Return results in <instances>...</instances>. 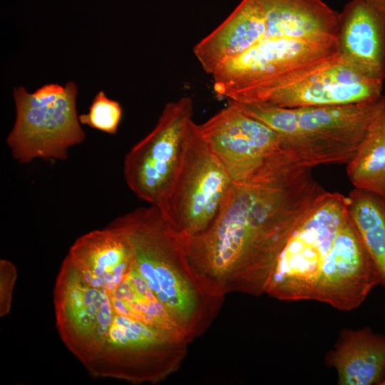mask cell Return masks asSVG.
Segmentation results:
<instances>
[{
    "label": "cell",
    "instance_id": "1",
    "mask_svg": "<svg viewBox=\"0 0 385 385\" xmlns=\"http://www.w3.org/2000/svg\"><path fill=\"white\" fill-rule=\"evenodd\" d=\"M53 304L61 339L95 377L130 380L176 341L192 342L139 270L127 235L110 223L71 245Z\"/></svg>",
    "mask_w": 385,
    "mask_h": 385
},
{
    "label": "cell",
    "instance_id": "2",
    "mask_svg": "<svg viewBox=\"0 0 385 385\" xmlns=\"http://www.w3.org/2000/svg\"><path fill=\"white\" fill-rule=\"evenodd\" d=\"M311 168L284 156L233 183L210 227L184 240L189 262L213 296H259L295 229L327 192Z\"/></svg>",
    "mask_w": 385,
    "mask_h": 385
},
{
    "label": "cell",
    "instance_id": "3",
    "mask_svg": "<svg viewBox=\"0 0 385 385\" xmlns=\"http://www.w3.org/2000/svg\"><path fill=\"white\" fill-rule=\"evenodd\" d=\"M111 222L127 235L139 270L190 340L204 334L224 299L204 287L189 262L183 238L159 208L138 207Z\"/></svg>",
    "mask_w": 385,
    "mask_h": 385
},
{
    "label": "cell",
    "instance_id": "4",
    "mask_svg": "<svg viewBox=\"0 0 385 385\" xmlns=\"http://www.w3.org/2000/svg\"><path fill=\"white\" fill-rule=\"evenodd\" d=\"M385 95L365 103L284 108L266 101L235 102L245 113L272 129L284 153L295 163L312 168L347 164L356 153Z\"/></svg>",
    "mask_w": 385,
    "mask_h": 385
},
{
    "label": "cell",
    "instance_id": "5",
    "mask_svg": "<svg viewBox=\"0 0 385 385\" xmlns=\"http://www.w3.org/2000/svg\"><path fill=\"white\" fill-rule=\"evenodd\" d=\"M13 96L16 118L6 144L18 163L65 160L69 149L85 140L77 114L75 82L68 81L65 86L47 83L33 93L18 86Z\"/></svg>",
    "mask_w": 385,
    "mask_h": 385
},
{
    "label": "cell",
    "instance_id": "6",
    "mask_svg": "<svg viewBox=\"0 0 385 385\" xmlns=\"http://www.w3.org/2000/svg\"><path fill=\"white\" fill-rule=\"evenodd\" d=\"M346 215V197L327 191L289 238L264 293L283 301L312 300L323 263Z\"/></svg>",
    "mask_w": 385,
    "mask_h": 385
},
{
    "label": "cell",
    "instance_id": "7",
    "mask_svg": "<svg viewBox=\"0 0 385 385\" xmlns=\"http://www.w3.org/2000/svg\"><path fill=\"white\" fill-rule=\"evenodd\" d=\"M192 115L190 97L168 103L153 130L126 154L125 180L141 200L158 206L167 197L187 153Z\"/></svg>",
    "mask_w": 385,
    "mask_h": 385
},
{
    "label": "cell",
    "instance_id": "8",
    "mask_svg": "<svg viewBox=\"0 0 385 385\" xmlns=\"http://www.w3.org/2000/svg\"><path fill=\"white\" fill-rule=\"evenodd\" d=\"M232 180L192 124L187 153L173 187L158 206L184 240L199 236L213 224L227 200Z\"/></svg>",
    "mask_w": 385,
    "mask_h": 385
},
{
    "label": "cell",
    "instance_id": "9",
    "mask_svg": "<svg viewBox=\"0 0 385 385\" xmlns=\"http://www.w3.org/2000/svg\"><path fill=\"white\" fill-rule=\"evenodd\" d=\"M383 83L361 72L339 53L258 89L250 101L284 108L356 104L381 97Z\"/></svg>",
    "mask_w": 385,
    "mask_h": 385
},
{
    "label": "cell",
    "instance_id": "10",
    "mask_svg": "<svg viewBox=\"0 0 385 385\" xmlns=\"http://www.w3.org/2000/svg\"><path fill=\"white\" fill-rule=\"evenodd\" d=\"M339 53L337 41L265 38L219 66L211 74L214 88L230 101L240 103L281 77Z\"/></svg>",
    "mask_w": 385,
    "mask_h": 385
},
{
    "label": "cell",
    "instance_id": "11",
    "mask_svg": "<svg viewBox=\"0 0 385 385\" xmlns=\"http://www.w3.org/2000/svg\"><path fill=\"white\" fill-rule=\"evenodd\" d=\"M199 130L233 183L251 178L286 155L279 135L233 101L199 125Z\"/></svg>",
    "mask_w": 385,
    "mask_h": 385
},
{
    "label": "cell",
    "instance_id": "12",
    "mask_svg": "<svg viewBox=\"0 0 385 385\" xmlns=\"http://www.w3.org/2000/svg\"><path fill=\"white\" fill-rule=\"evenodd\" d=\"M379 284L377 267L347 212L323 263L312 300L349 311Z\"/></svg>",
    "mask_w": 385,
    "mask_h": 385
},
{
    "label": "cell",
    "instance_id": "13",
    "mask_svg": "<svg viewBox=\"0 0 385 385\" xmlns=\"http://www.w3.org/2000/svg\"><path fill=\"white\" fill-rule=\"evenodd\" d=\"M342 58L363 73L385 80V9L351 0L340 13L337 37Z\"/></svg>",
    "mask_w": 385,
    "mask_h": 385
},
{
    "label": "cell",
    "instance_id": "14",
    "mask_svg": "<svg viewBox=\"0 0 385 385\" xmlns=\"http://www.w3.org/2000/svg\"><path fill=\"white\" fill-rule=\"evenodd\" d=\"M266 23L260 0H242L230 16L193 48L204 71L221 64L264 39Z\"/></svg>",
    "mask_w": 385,
    "mask_h": 385
},
{
    "label": "cell",
    "instance_id": "15",
    "mask_svg": "<svg viewBox=\"0 0 385 385\" xmlns=\"http://www.w3.org/2000/svg\"><path fill=\"white\" fill-rule=\"evenodd\" d=\"M267 38L337 41L340 13L322 0H260Z\"/></svg>",
    "mask_w": 385,
    "mask_h": 385
},
{
    "label": "cell",
    "instance_id": "16",
    "mask_svg": "<svg viewBox=\"0 0 385 385\" xmlns=\"http://www.w3.org/2000/svg\"><path fill=\"white\" fill-rule=\"evenodd\" d=\"M327 364L340 385L380 384L385 377V336L370 328L343 330Z\"/></svg>",
    "mask_w": 385,
    "mask_h": 385
},
{
    "label": "cell",
    "instance_id": "17",
    "mask_svg": "<svg viewBox=\"0 0 385 385\" xmlns=\"http://www.w3.org/2000/svg\"><path fill=\"white\" fill-rule=\"evenodd\" d=\"M346 165L347 175L354 188L385 197V100Z\"/></svg>",
    "mask_w": 385,
    "mask_h": 385
},
{
    "label": "cell",
    "instance_id": "18",
    "mask_svg": "<svg viewBox=\"0 0 385 385\" xmlns=\"http://www.w3.org/2000/svg\"><path fill=\"white\" fill-rule=\"evenodd\" d=\"M349 217L377 267L385 287V197L354 188L346 197Z\"/></svg>",
    "mask_w": 385,
    "mask_h": 385
},
{
    "label": "cell",
    "instance_id": "19",
    "mask_svg": "<svg viewBox=\"0 0 385 385\" xmlns=\"http://www.w3.org/2000/svg\"><path fill=\"white\" fill-rule=\"evenodd\" d=\"M122 115L120 104L109 98L103 91H99L94 96L88 113L79 115L78 119L81 125L114 135L118 131Z\"/></svg>",
    "mask_w": 385,
    "mask_h": 385
},
{
    "label": "cell",
    "instance_id": "20",
    "mask_svg": "<svg viewBox=\"0 0 385 385\" xmlns=\"http://www.w3.org/2000/svg\"><path fill=\"white\" fill-rule=\"evenodd\" d=\"M0 314L4 316L9 312L13 289L16 278V269L9 260H1L0 262Z\"/></svg>",
    "mask_w": 385,
    "mask_h": 385
},
{
    "label": "cell",
    "instance_id": "21",
    "mask_svg": "<svg viewBox=\"0 0 385 385\" xmlns=\"http://www.w3.org/2000/svg\"><path fill=\"white\" fill-rule=\"evenodd\" d=\"M368 2L372 4L373 5L381 8L385 9V0H366Z\"/></svg>",
    "mask_w": 385,
    "mask_h": 385
},
{
    "label": "cell",
    "instance_id": "22",
    "mask_svg": "<svg viewBox=\"0 0 385 385\" xmlns=\"http://www.w3.org/2000/svg\"><path fill=\"white\" fill-rule=\"evenodd\" d=\"M380 384H381V385H385V377H384V379L381 381Z\"/></svg>",
    "mask_w": 385,
    "mask_h": 385
}]
</instances>
